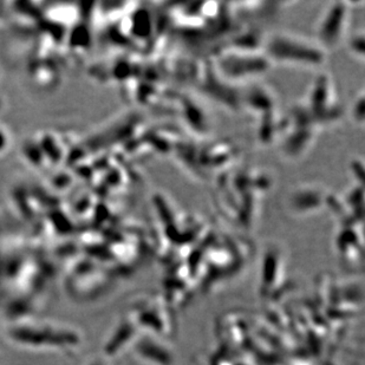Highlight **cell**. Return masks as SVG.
Masks as SVG:
<instances>
[{"mask_svg": "<svg viewBox=\"0 0 365 365\" xmlns=\"http://www.w3.org/2000/svg\"><path fill=\"white\" fill-rule=\"evenodd\" d=\"M262 51L272 64L318 68L327 61V51L316 39L292 32H273L262 41Z\"/></svg>", "mask_w": 365, "mask_h": 365, "instance_id": "1", "label": "cell"}, {"mask_svg": "<svg viewBox=\"0 0 365 365\" xmlns=\"http://www.w3.org/2000/svg\"><path fill=\"white\" fill-rule=\"evenodd\" d=\"M271 66L262 51L252 48L232 46L217 55L213 70L222 80L238 84L242 81L253 80L265 73Z\"/></svg>", "mask_w": 365, "mask_h": 365, "instance_id": "2", "label": "cell"}, {"mask_svg": "<svg viewBox=\"0 0 365 365\" xmlns=\"http://www.w3.org/2000/svg\"><path fill=\"white\" fill-rule=\"evenodd\" d=\"M300 106L318 128L336 123L341 118L336 89L329 75H321L314 81L307 100Z\"/></svg>", "mask_w": 365, "mask_h": 365, "instance_id": "3", "label": "cell"}, {"mask_svg": "<svg viewBox=\"0 0 365 365\" xmlns=\"http://www.w3.org/2000/svg\"><path fill=\"white\" fill-rule=\"evenodd\" d=\"M350 3L338 1L327 7L318 21L316 41L321 44L325 51L337 48L343 41H346V32L351 17Z\"/></svg>", "mask_w": 365, "mask_h": 365, "instance_id": "4", "label": "cell"}, {"mask_svg": "<svg viewBox=\"0 0 365 365\" xmlns=\"http://www.w3.org/2000/svg\"><path fill=\"white\" fill-rule=\"evenodd\" d=\"M330 197L323 187L314 183H305L292 188L286 197V207L292 215L305 217L317 213L329 205Z\"/></svg>", "mask_w": 365, "mask_h": 365, "instance_id": "5", "label": "cell"}, {"mask_svg": "<svg viewBox=\"0 0 365 365\" xmlns=\"http://www.w3.org/2000/svg\"><path fill=\"white\" fill-rule=\"evenodd\" d=\"M365 37L363 31L359 32L352 35L349 38V51L351 55L355 56L356 58L364 61V48H365Z\"/></svg>", "mask_w": 365, "mask_h": 365, "instance_id": "6", "label": "cell"}, {"mask_svg": "<svg viewBox=\"0 0 365 365\" xmlns=\"http://www.w3.org/2000/svg\"><path fill=\"white\" fill-rule=\"evenodd\" d=\"M350 115L356 124L359 125L364 124V90H361L359 96L354 101Z\"/></svg>", "mask_w": 365, "mask_h": 365, "instance_id": "7", "label": "cell"}]
</instances>
